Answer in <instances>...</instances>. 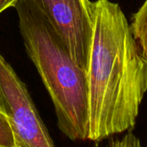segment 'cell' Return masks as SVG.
<instances>
[{"instance_id":"1","label":"cell","mask_w":147,"mask_h":147,"mask_svg":"<svg viewBox=\"0 0 147 147\" xmlns=\"http://www.w3.org/2000/svg\"><path fill=\"white\" fill-rule=\"evenodd\" d=\"M88 140L132 129L147 90V59L121 6L93 2V35L86 71Z\"/></svg>"},{"instance_id":"2","label":"cell","mask_w":147,"mask_h":147,"mask_svg":"<svg viewBox=\"0 0 147 147\" xmlns=\"http://www.w3.org/2000/svg\"><path fill=\"white\" fill-rule=\"evenodd\" d=\"M14 8L24 47L53 103L58 127L71 140H88L86 72L71 59L60 35L32 0Z\"/></svg>"},{"instance_id":"3","label":"cell","mask_w":147,"mask_h":147,"mask_svg":"<svg viewBox=\"0 0 147 147\" xmlns=\"http://www.w3.org/2000/svg\"><path fill=\"white\" fill-rule=\"evenodd\" d=\"M0 112L10 125L17 147H56L25 84L1 53Z\"/></svg>"},{"instance_id":"4","label":"cell","mask_w":147,"mask_h":147,"mask_svg":"<svg viewBox=\"0 0 147 147\" xmlns=\"http://www.w3.org/2000/svg\"><path fill=\"white\" fill-rule=\"evenodd\" d=\"M32 1L57 30L73 61L86 72L93 35V2Z\"/></svg>"},{"instance_id":"5","label":"cell","mask_w":147,"mask_h":147,"mask_svg":"<svg viewBox=\"0 0 147 147\" xmlns=\"http://www.w3.org/2000/svg\"><path fill=\"white\" fill-rule=\"evenodd\" d=\"M130 27L144 56L147 59V0L134 15Z\"/></svg>"},{"instance_id":"6","label":"cell","mask_w":147,"mask_h":147,"mask_svg":"<svg viewBox=\"0 0 147 147\" xmlns=\"http://www.w3.org/2000/svg\"><path fill=\"white\" fill-rule=\"evenodd\" d=\"M0 147H17L10 125L4 115L0 112Z\"/></svg>"},{"instance_id":"7","label":"cell","mask_w":147,"mask_h":147,"mask_svg":"<svg viewBox=\"0 0 147 147\" xmlns=\"http://www.w3.org/2000/svg\"><path fill=\"white\" fill-rule=\"evenodd\" d=\"M95 147H99L96 146ZM106 147H142L140 140L133 134H126L122 139L112 141Z\"/></svg>"},{"instance_id":"8","label":"cell","mask_w":147,"mask_h":147,"mask_svg":"<svg viewBox=\"0 0 147 147\" xmlns=\"http://www.w3.org/2000/svg\"><path fill=\"white\" fill-rule=\"evenodd\" d=\"M17 1L18 0H0V14L9 8L14 7Z\"/></svg>"},{"instance_id":"9","label":"cell","mask_w":147,"mask_h":147,"mask_svg":"<svg viewBox=\"0 0 147 147\" xmlns=\"http://www.w3.org/2000/svg\"><path fill=\"white\" fill-rule=\"evenodd\" d=\"M146 147H147V143H146Z\"/></svg>"}]
</instances>
